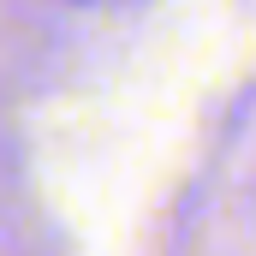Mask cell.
Returning <instances> with one entry per match:
<instances>
[{
    "mask_svg": "<svg viewBox=\"0 0 256 256\" xmlns=\"http://www.w3.org/2000/svg\"><path fill=\"white\" fill-rule=\"evenodd\" d=\"M78 6H114V0H78Z\"/></svg>",
    "mask_w": 256,
    "mask_h": 256,
    "instance_id": "6da1fadb",
    "label": "cell"
}]
</instances>
